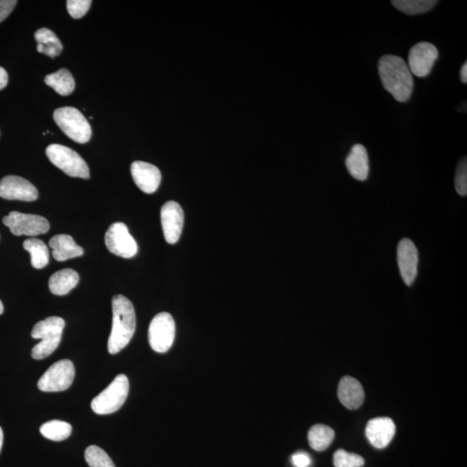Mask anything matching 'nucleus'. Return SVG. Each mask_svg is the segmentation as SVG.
<instances>
[{
	"mask_svg": "<svg viewBox=\"0 0 467 467\" xmlns=\"http://www.w3.org/2000/svg\"><path fill=\"white\" fill-rule=\"evenodd\" d=\"M378 72L383 88L397 101L409 100L413 89V79L404 59L394 55L383 56L379 60Z\"/></svg>",
	"mask_w": 467,
	"mask_h": 467,
	"instance_id": "1",
	"label": "nucleus"
},
{
	"mask_svg": "<svg viewBox=\"0 0 467 467\" xmlns=\"http://www.w3.org/2000/svg\"><path fill=\"white\" fill-rule=\"evenodd\" d=\"M113 325L108 342L110 354L115 355L130 343L136 329L134 305L123 295H116L112 299Z\"/></svg>",
	"mask_w": 467,
	"mask_h": 467,
	"instance_id": "2",
	"label": "nucleus"
},
{
	"mask_svg": "<svg viewBox=\"0 0 467 467\" xmlns=\"http://www.w3.org/2000/svg\"><path fill=\"white\" fill-rule=\"evenodd\" d=\"M64 326L66 321L59 317H49L34 325L32 337L34 340H41L40 343L32 349V356L34 359H46L58 349Z\"/></svg>",
	"mask_w": 467,
	"mask_h": 467,
	"instance_id": "3",
	"label": "nucleus"
},
{
	"mask_svg": "<svg viewBox=\"0 0 467 467\" xmlns=\"http://www.w3.org/2000/svg\"><path fill=\"white\" fill-rule=\"evenodd\" d=\"M128 393L129 381L127 375H118L107 389L94 398L91 402V409L97 415H110L123 407Z\"/></svg>",
	"mask_w": 467,
	"mask_h": 467,
	"instance_id": "4",
	"label": "nucleus"
},
{
	"mask_svg": "<svg viewBox=\"0 0 467 467\" xmlns=\"http://www.w3.org/2000/svg\"><path fill=\"white\" fill-rule=\"evenodd\" d=\"M56 123L62 131L74 142L85 144L92 135L89 121L78 109L64 107L56 109L53 116Z\"/></svg>",
	"mask_w": 467,
	"mask_h": 467,
	"instance_id": "5",
	"label": "nucleus"
},
{
	"mask_svg": "<svg viewBox=\"0 0 467 467\" xmlns=\"http://www.w3.org/2000/svg\"><path fill=\"white\" fill-rule=\"evenodd\" d=\"M46 154L52 164L58 167L67 175L89 180V166L77 151L58 144H53L47 147Z\"/></svg>",
	"mask_w": 467,
	"mask_h": 467,
	"instance_id": "6",
	"label": "nucleus"
},
{
	"mask_svg": "<svg viewBox=\"0 0 467 467\" xmlns=\"http://www.w3.org/2000/svg\"><path fill=\"white\" fill-rule=\"evenodd\" d=\"M75 372L74 364L70 360H60L45 371L37 382V387L44 392L66 390L74 382Z\"/></svg>",
	"mask_w": 467,
	"mask_h": 467,
	"instance_id": "7",
	"label": "nucleus"
},
{
	"mask_svg": "<svg viewBox=\"0 0 467 467\" xmlns=\"http://www.w3.org/2000/svg\"><path fill=\"white\" fill-rule=\"evenodd\" d=\"M176 325L172 315L161 313L151 320L148 330V340L156 352L165 353L173 347L175 339Z\"/></svg>",
	"mask_w": 467,
	"mask_h": 467,
	"instance_id": "8",
	"label": "nucleus"
},
{
	"mask_svg": "<svg viewBox=\"0 0 467 467\" xmlns=\"http://www.w3.org/2000/svg\"><path fill=\"white\" fill-rule=\"evenodd\" d=\"M3 223L8 227L11 232L17 237L37 235L47 233L49 223L44 216L32 214H23L18 211H11L3 218Z\"/></svg>",
	"mask_w": 467,
	"mask_h": 467,
	"instance_id": "9",
	"label": "nucleus"
},
{
	"mask_svg": "<svg viewBox=\"0 0 467 467\" xmlns=\"http://www.w3.org/2000/svg\"><path fill=\"white\" fill-rule=\"evenodd\" d=\"M105 244L110 252L126 259L138 252V245L123 223H115L109 227L105 235Z\"/></svg>",
	"mask_w": 467,
	"mask_h": 467,
	"instance_id": "10",
	"label": "nucleus"
},
{
	"mask_svg": "<svg viewBox=\"0 0 467 467\" xmlns=\"http://www.w3.org/2000/svg\"><path fill=\"white\" fill-rule=\"evenodd\" d=\"M439 52L434 44L421 42L413 45L409 54V64L411 74L418 77H426L437 60Z\"/></svg>",
	"mask_w": 467,
	"mask_h": 467,
	"instance_id": "11",
	"label": "nucleus"
},
{
	"mask_svg": "<svg viewBox=\"0 0 467 467\" xmlns=\"http://www.w3.org/2000/svg\"><path fill=\"white\" fill-rule=\"evenodd\" d=\"M161 218L166 241L170 244H175L180 240L183 230L185 222L183 208L174 201H169L163 205Z\"/></svg>",
	"mask_w": 467,
	"mask_h": 467,
	"instance_id": "12",
	"label": "nucleus"
},
{
	"mask_svg": "<svg viewBox=\"0 0 467 467\" xmlns=\"http://www.w3.org/2000/svg\"><path fill=\"white\" fill-rule=\"evenodd\" d=\"M39 197V192L30 182L18 176H6L0 181V197L7 200L32 202Z\"/></svg>",
	"mask_w": 467,
	"mask_h": 467,
	"instance_id": "13",
	"label": "nucleus"
},
{
	"mask_svg": "<svg viewBox=\"0 0 467 467\" xmlns=\"http://www.w3.org/2000/svg\"><path fill=\"white\" fill-rule=\"evenodd\" d=\"M418 250L409 238L402 239L397 247V263L401 276L407 286H411L417 276Z\"/></svg>",
	"mask_w": 467,
	"mask_h": 467,
	"instance_id": "14",
	"label": "nucleus"
},
{
	"mask_svg": "<svg viewBox=\"0 0 467 467\" xmlns=\"http://www.w3.org/2000/svg\"><path fill=\"white\" fill-rule=\"evenodd\" d=\"M132 180L143 192L151 194L157 191L161 182V173L157 166L143 161H135L131 166Z\"/></svg>",
	"mask_w": 467,
	"mask_h": 467,
	"instance_id": "15",
	"label": "nucleus"
},
{
	"mask_svg": "<svg viewBox=\"0 0 467 467\" xmlns=\"http://www.w3.org/2000/svg\"><path fill=\"white\" fill-rule=\"evenodd\" d=\"M366 434L372 446L382 449L393 440L396 434V425L389 417H378L368 423Z\"/></svg>",
	"mask_w": 467,
	"mask_h": 467,
	"instance_id": "16",
	"label": "nucleus"
},
{
	"mask_svg": "<svg viewBox=\"0 0 467 467\" xmlns=\"http://www.w3.org/2000/svg\"><path fill=\"white\" fill-rule=\"evenodd\" d=\"M337 397L345 408L353 410L362 406L366 394L362 385L358 380L351 377H344L340 382Z\"/></svg>",
	"mask_w": 467,
	"mask_h": 467,
	"instance_id": "17",
	"label": "nucleus"
},
{
	"mask_svg": "<svg viewBox=\"0 0 467 467\" xmlns=\"http://www.w3.org/2000/svg\"><path fill=\"white\" fill-rule=\"evenodd\" d=\"M345 166L351 177L359 181H366L369 176V156L366 148L361 144L351 147L350 154L345 159Z\"/></svg>",
	"mask_w": 467,
	"mask_h": 467,
	"instance_id": "18",
	"label": "nucleus"
},
{
	"mask_svg": "<svg viewBox=\"0 0 467 467\" xmlns=\"http://www.w3.org/2000/svg\"><path fill=\"white\" fill-rule=\"evenodd\" d=\"M52 256L56 261H64L82 256L83 249L75 244L73 237L68 235H56L49 242Z\"/></svg>",
	"mask_w": 467,
	"mask_h": 467,
	"instance_id": "19",
	"label": "nucleus"
},
{
	"mask_svg": "<svg viewBox=\"0 0 467 467\" xmlns=\"http://www.w3.org/2000/svg\"><path fill=\"white\" fill-rule=\"evenodd\" d=\"M79 275L74 269H63L53 273L49 280V291L55 295H66L77 286Z\"/></svg>",
	"mask_w": 467,
	"mask_h": 467,
	"instance_id": "20",
	"label": "nucleus"
},
{
	"mask_svg": "<svg viewBox=\"0 0 467 467\" xmlns=\"http://www.w3.org/2000/svg\"><path fill=\"white\" fill-rule=\"evenodd\" d=\"M35 39L37 42V51L49 58H56L63 51V44L52 30L47 28L37 30Z\"/></svg>",
	"mask_w": 467,
	"mask_h": 467,
	"instance_id": "21",
	"label": "nucleus"
},
{
	"mask_svg": "<svg viewBox=\"0 0 467 467\" xmlns=\"http://www.w3.org/2000/svg\"><path fill=\"white\" fill-rule=\"evenodd\" d=\"M44 82L63 96L73 92L75 87L73 75L66 68H62L56 73L48 75L44 79Z\"/></svg>",
	"mask_w": 467,
	"mask_h": 467,
	"instance_id": "22",
	"label": "nucleus"
},
{
	"mask_svg": "<svg viewBox=\"0 0 467 467\" xmlns=\"http://www.w3.org/2000/svg\"><path fill=\"white\" fill-rule=\"evenodd\" d=\"M335 437L333 429L323 424L314 425L309 432V445L316 451L328 449Z\"/></svg>",
	"mask_w": 467,
	"mask_h": 467,
	"instance_id": "23",
	"label": "nucleus"
},
{
	"mask_svg": "<svg viewBox=\"0 0 467 467\" xmlns=\"http://www.w3.org/2000/svg\"><path fill=\"white\" fill-rule=\"evenodd\" d=\"M24 249L32 257V265L34 268L41 269L46 267L49 260L47 246L43 241L37 238H30L23 244Z\"/></svg>",
	"mask_w": 467,
	"mask_h": 467,
	"instance_id": "24",
	"label": "nucleus"
},
{
	"mask_svg": "<svg viewBox=\"0 0 467 467\" xmlns=\"http://www.w3.org/2000/svg\"><path fill=\"white\" fill-rule=\"evenodd\" d=\"M40 432L44 437L53 440V442H63L70 437L72 427L66 421H51L42 425Z\"/></svg>",
	"mask_w": 467,
	"mask_h": 467,
	"instance_id": "25",
	"label": "nucleus"
},
{
	"mask_svg": "<svg viewBox=\"0 0 467 467\" xmlns=\"http://www.w3.org/2000/svg\"><path fill=\"white\" fill-rule=\"evenodd\" d=\"M397 9L408 15L427 13L437 4L435 0H394L391 2Z\"/></svg>",
	"mask_w": 467,
	"mask_h": 467,
	"instance_id": "26",
	"label": "nucleus"
},
{
	"mask_svg": "<svg viewBox=\"0 0 467 467\" xmlns=\"http://www.w3.org/2000/svg\"><path fill=\"white\" fill-rule=\"evenodd\" d=\"M85 461L90 467H116L108 454L96 446H90L87 448Z\"/></svg>",
	"mask_w": 467,
	"mask_h": 467,
	"instance_id": "27",
	"label": "nucleus"
},
{
	"mask_svg": "<svg viewBox=\"0 0 467 467\" xmlns=\"http://www.w3.org/2000/svg\"><path fill=\"white\" fill-rule=\"evenodd\" d=\"M333 463L335 467H362L364 465V459L359 454L340 449L334 454Z\"/></svg>",
	"mask_w": 467,
	"mask_h": 467,
	"instance_id": "28",
	"label": "nucleus"
},
{
	"mask_svg": "<svg viewBox=\"0 0 467 467\" xmlns=\"http://www.w3.org/2000/svg\"><path fill=\"white\" fill-rule=\"evenodd\" d=\"M455 189L459 195L466 197L467 195V161L466 157L459 161L456 175H455Z\"/></svg>",
	"mask_w": 467,
	"mask_h": 467,
	"instance_id": "29",
	"label": "nucleus"
},
{
	"mask_svg": "<svg viewBox=\"0 0 467 467\" xmlns=\"http://www.w3.org/2000/svg\"><path fill=\"white\" fill-rule=\"evenodd\" d=\"M91 4L90 0H68L67 9L72 18L78 20L88 13Z\"/></svg>",
	"mask_w": 467,
	"mask_h": 467,
	"instance_id": "30",
	"label": "nucleus"
},
{
	"mask_svg": "<svg viewBox=\"0 0 467 467\" xmlns=\"http://www.w3.org/2000/svg\"><path fill=\"white\" fill-rule=\"evenodd\" d=\"M17 4L16 0H0V23L5 20L13 13Z\"/></svg>",
	"mask_w": 467,
	"mask_h": 467,
	"instance_id": "31",
	"label": "nucleus"
},
{
	"mask_svg": "<svg viewBox=\"0 0 467 467\" xmlns=\"http://www.w3.org/2000/svg\"><path fill=\"white\" fill-rule=\"evenodd\" d=\"M292 461L296 467H309L311 465V459L305 453H297L292 455Z\"/></svg>",
	"mask_w": 467,
	"mask_h": 467,
	"instance_id": "32",
	"label": "nucleus"
},
{
	"mask_svg": "<svg viewBox=\"0 0 467 467\" xmlns=\"http://www.w3.org/2000/svg\"><path fill=\"white\" fill-rule=\"evenodd\" d=\"M8 83V75L5 68L0 67V90L5 89Z\"/></svg>",
	"mask_w": 467,
	"mask_h": 467,
	"instance_id": "33",
	"label": "nucleus"
},
{
	"mask_svg": "<svg viewBox=\"0 0 467 467\" xmlns=\"http://www.w3.org/2000/svg\"><path fill=\"white\" fill-rule=\"evenodd\" d=\"M461 79L463 83L467 82V63H464V66H462L461 70Z\"/></svg>",
	"mask_w": 467,
	"mask_h": 467,
	"instance_id": "34",
	"label": "nucleus"
},
{
	"mask_svg": "<svg viewBox=\"0 0 467 467\" xmlns=\"http://www.w3.org/2000/svg\"><path fill=\"white\" fill-rule=\"evenodd\" d=\"M3 440H4L3 430H2V428H0V452H1V449H2Z\"/></svg>",
	"mask_w": 467,
	"mask_h": 467,
	"instance_id": "35",
	"label": "nucleus"
},
{
	"mask_svg": "<svg viewBox=\"0 0 467 467\" xmlns=\"http://www.w3.org/2000/svg\"><path fill=\"white\" fill-rule=\"evenodd\" d=\"M4 313V305L1 301H0V315Z\"/></svg>",
	"mask_w": 467,
	"mask_h": 467,
	"instance_id": "36",
	"label": "nucleus"
}]
</instances>
